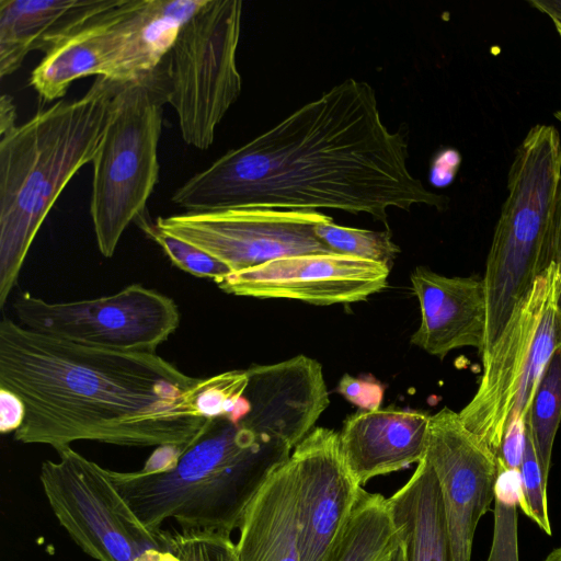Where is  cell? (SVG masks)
Returning a JSON list of instances; mask_svg holds the SVG:
<instances>
[{
	"label": "cell",
	"mask_w": 561,
	"mask_h": 561,
	"mask_svg": "<svg viewBox=\"0 0 561 561\" xmlns=\"http://www.w3.org/2000/svg\"><path fill=\"white\" fill-rule=\"evenodd\" d=\"M408 144L382 123L374 89L347 79L175 190L185 213L261 207L366 213L388 227L387 210L444 209L408 169Z\"/></svg>",
	"instance_id": "cell-1"
},
{
	"label": "cell",
	"mask_w": 561,
	"mask_h": 561,
	"mask_svg": "<svg viewBox=\"0 0 561 561\" xmlns=\"http://www.w3.org/2000/svg\"><path fill=\"white\" fill-rule=\"evenodd\" d=\"M209 378L156 352L84 346L0 322V388L15 393L22 444L59 450L77 440L126 447L185 446L211 417Z\"/></svg>",
	"instance_id": "cell-2"
},
{
	"label": "cell",
	"mask_w": 561,
	"mask_h": 561,
	"mask_svg": "<svg viewBox=\"0 0 561 561\" xmlns=\"http://www.w3.org/2000/svg\"><path fill=\"white\" fill-rule=\"evenodd\" d=\"M241 398L210 419L186 446H160L144 467L108 469L119 495L149 529L174 519L181 529L226 536L266 479L314 428L330 404L313 358L253 365Z\"/></svg>",
	"instance_id": "cell-3"
},
{
	"label": "cell",
	"mask_w": 561,
	"mask_h": 561,
	"mask_svg": "<svg viewBox=\"0 0 561 561\" xmlns=\"http://www.w3.org/2000/svg\"><path fill=\"white\" fill-rule=\"evenodd\" d=\"M125 83L99 77L80 99L58 101L0 135V307L68 182L92 162Z\"/></svg>",
	"instance_id": "cell-4"
},
{
	"label": "cell",
	"mask_w": 561,
	"mask_h": 561,
	"mask_svg": "<svg viewBox=\"0 0 561 561\" xmlns=\"http://www.w3.org/2000/svg\"><path fill=\"white\" fill-rule=\"evenodd\" d=\"M561 184V139L553 125L533 126L515 150L486 256V330L481 355L496 342L515 307L553 262Z\"/></svg>",
	"instance_id": "cell-5"
},
{
	"label": "cell",
	"mask_w": 561,
	"mask_h": 561,
	"mask_svg": "<svg viewBox=\"0 0 561 561\" xmlns=\"http://www.w3.org/2000/svg\"><path fill=\"white\" fill-rule=\"evenodd\" d=\"M560 301L561 266L553 261L482 355L478 389L459 416L496 456L508 425L526 419L543 370L561 345Z\"/></svg>",
	"instance_id": "cell-6"
},
{
	"label": "cell",
	"mask_w": 561,
	"mask_h": 561,
	"mask_svg": "<svg viewBox=\"0 0 561 561\" xmlns=\"http://www.w3.org/2000/svg\"><path fill=\"white\" fill-rule=\"evenodd\" d=\"M165 88L159 68L116 94L96 154L90 214L101 254L111 257L126 228L147 209L159 179Z\"/></svg>",
	"instance_id": "cell-7"
},
{
	"label": "cell",
	"mask_w": 561,
	"mask_h": 561,
	"mask_svg": "<svg viewBox=\"0 0 561 561\" xmlns=\"http://www.w3.org/2000/svg\"><path fill=\"white\" fill-rule=\"evenodd\" d=\"M241 19L242 1L206 0L158 67L183 140L201 150L213 145L217 126L241 92Z\"/></svg>",
	"instance_id": "cell-8"
},
{
	"label": "cell",
	"mask_w": 561,
	"mask_h": 561,
	"mask_svg": "<svg viewBox=\"0 0 561 561\" xmlns=\"http://www.w3.org/2000/svg\"><path fill=\"white\" fill-rule=\"evenodd\" d=\"M46 460L39 481L60 526L96 561H182L165 529L147 528L114 486L108 469L70 446Z\"/></svg>",
	"instance_id": "cell-9"
},
{
	"label": "cell",
	"mask_w": 561,
	"mask_h": 561,
	"mask_svg": "<svg viewBox=\"0 0 561 561\" xmlns=\"http://www.w3.org/2000/svg\"><path fill=\"white\" fill-rule=\"evenodd\" d=\"M12 309L24 328L67 342L124 352H156L175 332V301L140 284L99 298L49 302L23 291Z\"/></svg>",
	"instance_id": "cell-10"
},
{
	"label": "cell",
	"mask_w": 561,
	"mask_h": 561,
	"mask_svg": "<svg viewBox=\"0 0 561 561\" xmlns=\"http://www.w3.org/2000/svg\"><path fill=\"white\" fill-rule=\"evenodd\" d=\"M330 218L317 210L240 207L156 221L162 230L239 272L293 255L333 253L314 233L316 225Z\"/></svg>",
	"instance_id": "cell-11"
},
{
	"label": "cell",
	"mask_w": 561,
	"mask_h": 561,
	"mask_svg": "<svg viewBox=\"0 0 561 561\" xmlns=\"http://www.w3.org/2000/svg\"><path fill=\"white\" fill-rule=\"evenodd\" d=\"M425 456L442 488L451 561H471L477 526L493 511L497 456L447 407L431 415Z\"/></svg>",
	"instance_id": "cell-12"
},
{
	"label": "cell",
	"mask_w": 561,
	"mask_h": 561,
	"mask_svg": "<svg viewBox=\"0 0 561 561\" xmlns=\"http://www.w3.org/2000/svg\"><path fill=\"white\" fill-rule=\"evenodd\" d=\"M390 266L346 254L314 253L282 257L217 282L230 295L289 298L313 305L351 304L385 288Z\"/></svg>",
	"instance_id": "cell-13"
},
{
	"label": "cell",
	"mask_w": 561,
	"mask_h": 561,
	"mask_svg": "<svg viewBox=\"0 0 561 561\" xmlns=\"http://www.w3.org/2000/svg\"><path fill=\"white\" fill-rule=\"evenodd\" d=\"M300 561H330L360 485L341 451L339 433L314 427L293 450Z\"/></svg>",
	"instance_id": "cell-14"
},
{
	"label": "cell",
	"mask_w": 561,
	"mask_h": 561,
	"mask_svg": "<svg viewBox=\"0 0 561 561\" xmlns=\"http://www.w3.org/2000/svg\"><path fill=\"white\" fill-rule=\"evenodd\" d=\"M141 0H121L46 54L31 73L30 84L45 102L62 98L70 84L87 76L121 83L146 76L137 45Z\"/></svg>",
	"instance_id": "cell-15"
},
{
	"label": "cell",
	"mask_w": 561,
	"mask_h": 561,
	"mask_svg": "<svg viewBox=\"0 0 561 561\" xmlns=\"http://www.w3.org/2000/svg\"><path fill=\"white\" fill-rule=\"evenodd\" d=\"M411 283L421 307V324L411 343L444 358L471 346L481 354L486 330V297L482 278L439 275L415 267Z\"/></svg>",
	"instance_id": "cell-16"
},
{
	"label": "cell",
	"mask_w": 561,
	"mask_h": 561,
	"mask_svg": "<svg viewBox=\"0 0 561 561\" xmlns=\"http://www.w3.org/2000/svg\"><path fill=\"white\" fill-rule=\"evenodd\" d=\"M431 415L378 409L350 416L339 433L344 460L363 486L371 478L420 462L427 449Z\"/></svg>",
	"instance_id": "cell-17"
},
{
	"label": "cell",
	"mask_w": 561,
	"mask_h": 561,
	"mask_svg": "<svg viewBox=\"0 0 561 561\" xmlns=\"http://www.w3.org/2000/svg\"><path fill=\"white\" fill-rule=\"evenodd\" d=\"M121 0H0V77L32 50L46 54Z\"/></svg>",
	"instance_id": "cell-18"
},
{
	"label": "cell",
	"mask_w": 561,
	"mask_h": 561,
	"mask_svg": "<svg viewBox=\"0 0 561 561\" xmlns=\"http://www.w3.org/2000/svg\"><path fill=\"white\" fill-rule=\"evenodd\" d=\"M234 546L239 561H300L290 457L266 479L248 505Z\"/></svg>",
	"instance_id": "cell-19"
},
{
	"label": "cell",
	"mask_w": 561,
	"mask_h": 561,
	"mask_svg": "<svg viewBox=\"0 0 561 561\" xmlns=\"http://www.w3.org/2000/svg\"><path fill=\"white\" fill-rule=\"evenodd\" d=\"M388 503L403 538L405 561H451L442 488L426 456Z\"/></svg>",
	"instance_id": "cell-20"
},
{
	"label": "cell",
	"mask_w": 561,
	"mask_h": 561,
	"mask_svg": "<svg viewBox=\"0 0 561 561\" xmlns=\"http://www.w3.org/2000/svg\"><path fill=\"white\" fill-rule=\"evenodd\" d=\"M402 543L388 499L360 486L330 561H391Z\"/></svg>",
	"instance_id": "cell-21"
},
{
	"label": "cell",
	"mask_w": 561,
	"mask_h": 561,
	"mask_svg": "<svg viewBox=\"0 0 561 561\" xmlns=\"http://www.w3.org/2000/svg\"><path fill=\"white\" fill-rule=\"evenodd\" d=\"M561 423V345L556 348L537 386L526 416L545 484L551 466L554 438Z\"/></svg>",
	"instance_id": "cell-22"
},
{
	"label": "cell",
	"mask_w": 561,
	"mask_h": 561,
	"mask_svg": "<svg viewBox=\"0 0 561 561\" xmlns=\"http://www.w3.org/2000/svg\"><path fill=\"white\" fill-rule=\"evenodd\" d=\"M522 497L519 469L506 467L497 459L494 485V528L486 561H519L518 514Z\"/></svg>",
	"instance_id": "cell-23"
},
{
	"label": "cell",
	"mask_w": 561,
	"mask_h": 561,
	"mask_svg": "<svg viewBox=\"0 0 561 561\" xmlns=\"http://www.w3.org/2000/svg\"><path fill=\"white\" fill-rule=\"evenodd\" d=\"M316 236L332 251L390 266L400 252L389 230L373 231L335 225L332 218L314 227Z\"/></svg>",
	"instance_id": "cell-24"
},
{
	"label": "cell",
	"mask_w": 561,
	"mask_h": 561,
	"mask_svg": "<svg viewBox=\"0 0 561 561\" xmlns=\"http://www.w3.org/2000/svg\"><path fill=\"white\" fill-rule=\"evenodd\" d=\"M134 222L153 240L169 260L180 270L202 278H210L215 283L226 277L231 271L224 263L199 248L162 230L152 220L148 210L139 214Z\"/></svg>",
	"instance_id": "cell-25"
},
{
	"label": "cell",
	"mask_w": 561,
	"mask_h": 561,
	"mask_svg": "<svg viewBox=\"0 0 561 561\" xmlns=\"http://www.w3.org/2000/svg\"><path fill=\"white\" fill-rule=\"evenodd\" d=\"M522 497L519 508L548 536L551 525L547 504V485L543 482L530 433L525 424V442L519 467Z\"/></svg>",
	"instance_id": "cell-26"
},
{
	"label": "cell",
	"mask_w": 561,
	"mask_h": 561,
	"mask_svg": "<svg viewBox=\"0 0 561 561\" xmlns=\"http://www.w3.org/2000/svg\"><path fill=\"white\" fill-rule=\"evenodd\" d=\"M169 534L172 548L182 561H239L230 536L188 529Z\"/></svg>",
	"instance_id": "cell-27"
},
{
	"label": "cell",
	"mask_w": 561,
	"mask_h": 561,
	"mask_svg": "<svg viewBox=\"0 0 561 561\" xmlns=\"http://www.w3.org/2000/svg\"><path fill=\"white\" fill-rule=\"evenodd\" d=\"M337 391L362 411L378 410L383 399V387L380 382L355 378L348 374L340 379Z\"/></svg>",
	"instance_id": "cell-28"
},
{
	"label": "cell",
	"mask_w": 561,
	"mask_h": 561,
	"mask_svg": "<svg viewBox=\"0 0 561 561\" xmlns=\"http://www.w3.org/2000/svg\"><path fill=\"white\" fill-rule=\"evenodd\" d=\"M24 419V405L13 392L0 388V431L2 434L15 432Z\"/></svg>",
	"instance_id": "cell-29"
},
{
	"label": "cell",
	"mask_w": 561,
	"mask_h": 561,
	"mask_svg": "<svg viewBox=\"0 0 561 561\" xmlns=\"http://www.w3.org/2000/svg\"><path fill=\"white\" fill-rule=\"evenodd\" d=\"M16 126V107L10 95L3 94L0 99V135L8 133Z\"/></svg>",
	"instance_id": "cell-30"
},
{
	"label": "cell",
	"mask_w": 561,
	"mask_h": 561,
	"mask_svg": "<svg viewBox=\"0 0 561 561\" xmlns=\"http://www.w3.org/2000/svg\"><path fill=\"white\" fill-rule=\"evenodd\" d=\"M527 3L549 16L553 24L561 25V0H528Z\"/></svg>",
	"instance_id": "cell-31"
},
{
	"label": "cell",
	"mask_w": 561,
	"mask_h": 561,
	"mask_svg": "<svg viewBox=\"0 0 561 561\" xmlns=\"http://www.w3.org/2000/svg\"><path fill=\"white\" fill-rule=\"evenodd\" d=\"M553 261L561 266V184L557 199L553 232ZM561 309V301H560Z\"/></svg>",
	"instance_id": "cell-32"
},
{
	"label": "cell",
	"mask_w": 561,
	"mask_h": 561,
	"mask_svg": "<svg viewBox=\"0 0 561 561\" xmlns=\"http://www.w3.org/2000/svg\"><path fill=\"white\" fill-rule=\"evenodd\" d=\"M542 561H561V547L553 549Z\"/></svg>",
	"instance_id": "cell-33"
},
{
	"label": "cell",
	"mask_w": 561,
	"mask_h": 561,
	"mask_svg": "<svg viewBox=\"0 0 561 561\" xmlns=\"http://www.w3.org/2000/svg\"><path fill=\"white\" fill-rule=\"evenodd\" d=\"M391 561H405V549H404V542L400 546V548L394 553Z\"/></svg>",
	"instance_id": "cell-34"
},
{
	"label": "cell",
	"mask_w": 561,
	"mask_h": 561,
	"mask_svg": "<svg viewBox=\"0 0 561 561\" xmlns=\"http://www.w3.org/2000/svg\"><path fill=\"white\" fill-rule=\"evenodd\" d=\"M553 25L556 26V30H557L558 35H559L560 41H561V25H559V24H553Z\"/></svg>",
	"instance_id": "cell-35"
}]
</instances>
